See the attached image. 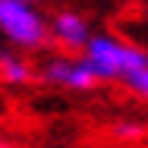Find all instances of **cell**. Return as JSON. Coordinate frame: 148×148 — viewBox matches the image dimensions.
Returning <instances> with one entry per match:
<instances>
[{
	"instance_id": "6",
	"label": "cell",
	"mask_w": 148,
	"mask_h": 148,
	"mask_svg": "<svg viewBox=\"0 0 148 148\" xmlns=\"http://www.w3.org/2000/svg\"><path fill=\"white\" fill-rule=\"evenodd\" d=\"M145 136H148V129L142 123H132V120H123V123L114 126V139L117 142H142Z\"/></svg>"
},
{
	"instance_id": "3",
	"label": "cell",
	"mask_w": 148,
	"mask_h": 148,
	"mask_svg": "<svg viewBox=\"0 0 148 148\" xmlns=\"http://www.w3.org/2000/svg\"><path fill=\"white\" fill-rule=\"evenodd\" d=\"M41 79L47 85H57V88H69V91H91L101 79L98 73L91 69V63L85 57H51L41 66Z\"/></svg>"
},
{
	"instance_id": "1",
	"label": "cell",
	"mask_w": 148,
	"mask_h": 148,
	"mask_svg": "<svg viewBox=\"0 0 148 148\" xmlns=\"http://www.w3.org/2000/svg\"><path fill=\"white\" fill-rule=\"evenodd\" d=\"M82 57L91 63V69L98 73L101 82H123L136 69L148 66V51L126 44L114 35H91Z\"/></svg>"
},
{
	"instance_id": "2",
	"label": "cell",
	"mask_w": 148,
	"mask_h": 148,
	"mask_svg": "<svg viewBox=\"0 0 148 148\" xmlns=\"http://www.w3.org/2000/svg\"><path fill=\"white\" fill-rule=\"evenodd\" d=\"M0 35L16 47L38 51L51 41V22L35 10V0H0Z\"/></svg>"
},
{
	"instance_id": "5",
	"label": "cell",
	"mask_w": 148,
	"mask_h": 148,
	"mask_svg": "<svg viewBox=\"0 0 148 148\" xmlns=\"http://www.w3.org/2000/svg\"><path fill=\"white\" fill-rule=\"evenodd\" d=\"M0 79L6 85H25L32 82V66L16 51H0Z\"/></svg>"
},
{
	"instance_id": "4",
	"label": "cell",
	"mask_w": 148,
	"mask_h": 148,
	"mask_svg": "<svg viewBox=\"0 0 148 148\" xmlns=\"http://www.w3.org/2000/svg\"><path fill=\"white\" fill-rule=\"evenodd\" d=\"M91 38V25L79 10H60L51 19V41H57L63 51H85Z\"/></svg>"
},
{
	"instance_id": "7",
	"label": "cell",
	"mask_w": 148,
	"mask_h": 148,
	"mask_svg": "<svg viewBox=\"0 0 148 148\" xmlns=\"http://www.w3.org/2000/svg\"><path fill=\"white\" fill-rule=\"evenodd\" d=\"M123 85L132 91L136 98H142V101H148V66H142V69H136L132 76H126L123 79Z\"/></svg>"
},
{
	"instance_id": "8",
	"label": "cell",
	"mask_w": 148,
	"mask_h": 148,
	"mask_svg": "<svg viewBox=\"0 0 148 148\" xmlns=\"http://www.w3.org/2000/svg\"><path fill=\"white\" fill-rule=\"evenodd\" d=\"M35 3H38V0H35Z\"/></svg>"
}]
</instances>
